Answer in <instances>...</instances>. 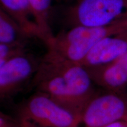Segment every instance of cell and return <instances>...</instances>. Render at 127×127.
I'll return each mask as SVG.
<instances>
[{"mask_svg":"<svg viewBox=\"0 0 127 127\" xmlns=\"http://www.w3.org/2000/svg\"><path fill=\"white\" fill-rule=\"evenodd\" d=\"M32 81L45 94L81 118L84 107L96 94L87 68L47 50Z\"/></svg>","mask_w":127,"mask_h":127,"instance_id":"obj_1","label":"cell"},{"mask_svg":"<svg viewBox=\"0 0 127 127\" xmlns=\"http://www.w3.org/2000/svg\"><path fill=\"white\" fill-rule=\"evenodd\" d=\"M127 31V20L95 27L76 26L54 37L48 50L64 59L81 64L94 45L105 38Z\"/></svg>","mask_w":127,"mask_h":127,"instance_id":"obj_2","label":"cell"},{"mask_svg":"<svg viewBox=\"0 0 127 127\" xmlns=\"http://www.w3.org/2000/svg\"><path fill=\"white\" fill-rule=\"evenodd\" d=\"M66 16L72 27L112 24L127 20V0H74Z\"/></svg>","mask_w":127,"mask_h":127,"instance_id":"obj_3","label":"cell"},{"mask_svg":"<svg viewBox=\"0 0 127 127\" xmlns=\"http://www.w3.org/2000/svg\"><path fill=\"white\" fill-rule=\"evenodd\" d=\"M18 120L36 127H79L81 123L79 115L37 91L21 105Z\"/></svg>","mask_w":127,"mask_h":127,"instance_id":"obj_4","label":"cell"},{"mask_svg":"<svg viewBox=\"0 0 127 127\" xmlns=\"http://www.w3.org/2000/svg\"><path fill=\"white\" fill-rule=\"evenodd\" d=\"M127 121L126 92L107 91L96 94L81 114V123L85 127H104L117 121Z\"/></svg>","mask_w":127,"mask_h":127,"instance_id":"obj_5","label":"cell"},{"mask_svg":"<svg viewBox=\"0 0 127 127\" xmlns=\"http://www.w3.org/2000/svg\"><path fill=\"white\" fill-rule=\"evenodd\" d=\"M39 63L24 50L11 57L0 68V98L9 96L33 79Z\"/></svg>","mask_w":127,"mask_h":127,"instance_id":"obj_6","label":"cell"},{"mask_svg":"<svg viewBox=\"0 0 127 127\" xmlns=\"http://www.w3.org/2000/svg\"><path fill=\"white\" fill-rule=\"evenodd\" d=\"M85 68L94 84L107 91L126 92L127 53L110 63Z\"/></svg>","mask_w":127,"mask_h":127,"instance_id":"obj_7","label":"cell"},{"mask_svg":"<svg viewBox=\"0 0 127 127\" xmlns=\"http://www.w3.org/2000/svg\"><path fill=\"white\" fill-rule=\"evenodd\" d=\"M127 53V31L105 38L94 45L81 64L85 67L101 65Z\"/></svg>","mask_w":127,"mask_h":127,"instance_id":"obj_8","label":"cell"},{"mask_svg":"<svg viewBox=\"0 0 127 127\" xmlns=\"http://www.w3.org/2000/svg\"><path fill=\"white\" fill-rule=\"evenodd\" d=\"M0 6L30 37L40 38L27 0H0Z\"/></svg>","mask_w":127,"mask_h":127,"instance_id":"obj_9","label":"cell"},{"mask_svg":"<svg viewBox=\"0 0 127 127\" xmlns=\"http://www.w3.org/2000/svg\"><path fill=\"white\" fill-rule=\"evenodd\" d=\"M27 2L38 30L39 39L47 46L54 36L50 25L52 0H27Z\"/></svg>","mask_w":127,"mask_h":127,"instance_id":"obj_10","label":"cell"},{"mask_svg":"<svg viewBox=\"0 0 127 127\" xmlns=\"http://www.w3.org/2000/svg\"><path fill=\"white\" fill-rule=\"evenodd\" d=\"M30 36L0 6V43L24 47Z\"/></svg>","mask_w":127,"mask_h":127,"instance_id":"obj_11","label":"cell"},{"mask_svg":"<svg viewBox=\"0 0 127 127\" xmlns=\"http://www.w3.org/2000/svg\"><path fill=\"white\" fill-rule=\"evenodd\" d=\"M23 46L0 43V68L11 57L23 50Z\"/></svg>","mask_w":127,"mask_h":127,"instance_id":"obj_12","label":"cell"},{"mask_svg":"<svg viewBox=\"0 0 127 127\" xmlns=\"http://www.w3.org/2000/svg\"><path fill=\"white\" fill-rule=\"evenodd\" d=\"M17 122V120L0 111V127H12Z\"/></svg>","mask_w":127,"mask_h":127,"instance_id":"obj_13","label":"cell"},{"mask_svg":"<svg viewBox=\"0 0 127 127\" xmlns=\"http://www.w3.org/2000/svg\"><path fill=\"white\" fill-rule=\"evenodd\" d=\"M104 127H127V123L124 121H117L106 125Z\"/></svg>","mask_w":127,"mask_h":127,"instance_id":"obj_14","label":"cell"},{"mask_svg":"<svg viewBox=\"0 0 127 127\" xmlns=\"http://www.w3.org/2000/svg\"><path fill=\"white\" fill-rule=\"evenodd\" d=\"M12 127H36L34 125H31L30 124L25 123L24 122L21 121L20 120H17V122Z\"/></svg>","mask_w":127,"mask_h":127,"instance_id":"obj_15","label":"cell"},{"mask_svg":"<svg viewBox=\"0 0 127 127\" xmlns=\"http://www.w3.org/2000/svg\"><path fill=\"white\" fill-rule=\"evenodd\" d=\"M126 123H127V122H126Z\"/></svg>","mask_w":127,"mask_h":127,"instance_id":"obj_16","label":"cell"}]
</instances>
